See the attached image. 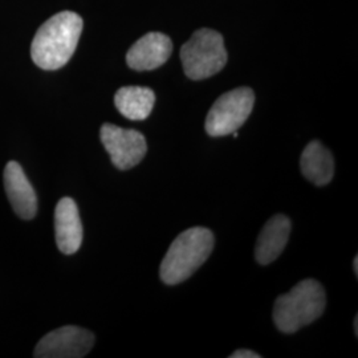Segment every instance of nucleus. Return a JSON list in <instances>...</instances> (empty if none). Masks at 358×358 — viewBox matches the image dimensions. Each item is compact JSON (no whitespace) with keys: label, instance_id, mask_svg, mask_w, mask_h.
Returning a JSON list of instances; mask_svg holds the SVG:
<instances>
[{"label":"nucleus","instance_id":"obj_1","mask_svg":"<svg viewBox=\"0 0 358 358\" xmlns=\"http://www.w3.org/2000/svg\"><path fill=\"white\" fill-rule=\"evenodd\" d=\"M83 19L72 11L56 13L38 28L31 44V57L38 68L56 71L64 66L76 51Z\"/></svg>","mask_w":358,"mask_h":358},{"label":"nucleus","instance_id":"obj_2","mask_svg":"<svg viewBox=\"0 0 358 358\" xmlns=\"http://www.w3.org/2000/svg\"><path fill=\"white\" fill-rule=\"evenodd\" d=\"M214 234L205 227H192L179 234L161 263L159 275L167 285L187 280L214 248Z\"/></svg>","mask_w":358,"mask_h":358},{"label":"nucleus","instance_id":"obj_3","mask_svg":"<svg viewBox=\"0 0 358 358\" xmlns=\"http://www.w3.org/2000/svg\"><path fill=\"white\" fill-rule=\"evenodd\" d=\"M327 296L320 282L306 279L288 294L276 299L273 321L282 333H294L317 320L324 313Z\"/></svg>","mask_w":358,"mask_h":358},{"label":"nucleus","instance_id":"obj_4","mask_svg":"<svg viewBox=\"0 0 358 358\" xmlns=\"http://www.w3.org/2000/svg\"><path fill=\"white\" fill-rule=\"evenodd\" d=\"M180 60L186 76L205 80L219 73L227 63L223 36L208 28L198 29L180 48Z\"/></svg>","mask_w":358,"mask_h":358},{"label":"nucleus","instance_id":"obj_5","mask_svg":"<svg viewBox=\"0 0 358 358\" xmlns=\"http://www.w3.org/2000/svg\"><path fill=\"white\" fill-rule=\"evenodd\" d=\"M255 93L250 88H236L222 94L211 106L206 118V131L211 137L232 134L251 115Z\"/></svg>","mask_w":358,"mask_h":358},{"label":"nucleus","instance_id":"obj_6","mask_svg":"<svg viewBox=\"0 0 358 358\" xmlns=\"http://www.w3.org/2000/svg\"><path fill=\"white\" fill-rule=\"evenodd\" d=\"M100 137L113 165L120 170L137 166L148 152L143 134L134 129H122L113 124H103Z\"/></svg>","mask_w":358,"mask_h":358},{"label":"nucleus","instance_id":"obj_7","mask_svg":"<svg viewBox=\"0 0 358 358\" xmlns=\"http://www.w3.org/2000/svg\"><path fill=\"white\" fill-rule=\"evenodd\" d=\"M93 345V333L80 327L68 325L45 334L35 348L34 356L38 358L85 357Z\"/></svg>","mask_w":358,"mask_h":358},{"label":"nucleus","instance_id":"obj_8","mask_svg":"<svg viewBox=\"0 0 358 358\" xmlns=\"http://www.w3.org/2000/svg\"><path fill=\"white\" fill-rule=\"evenodd\" d=\"M171 52V38L161 32H149L129 50L127 63L134 71H153L166 63Z\"/></svg>","mask_w":358,"mask_h":358},{"label":"nucleus","instance_id":"obj_9","mask_svg":"<svg viewBox=\"0 0 358 358\" xmlns=\"http://www.w3.org/2000/svg\"><path fill=\"white\" fill-rule=\"evenodd\" d=\"M4 187L13 211L22 219H34L38 211V198L22 166L11 161L4 169Z\"/></svg>","mask_w":358,"mask_h":358},{"label":"nucleus","instance_id":"obj_10","mask_svg":"<svg viewBox=\"0 0 358 358\" xmlns=\"http://www.w3.org/2000/svg\"><path fill=\"white\" fill-rule=\"evenodd\" d=\"M55 232L59 250L65 255L78 251L83 243V223L76 202L65 196L59 201L55 210Z\"/></svg>","mask_w":358,"mask_h":358},{"label":"nucleus","instance_id":"obj_11","mask_svg":"<svg viewBox=\"0 0 358 358\" xmlns=\"http://www.w3.org/2000/svg\"><path fill=\"white\" fill-rule=\"evenodd\" d=\"M291 220L282 214L271 217L256 242L255 257L262 266H267L282 255L291 234Z\"/></svg>","mask_w":358,"mask_h":358},{"label":"nucleus","instance_id":"obj_12","mask_svg":"<svg viewBox=\"0 0 358 358\" xmlns=\"http://www.w3.org/2000/svg\"><path fill=\"white\" fill-rule=\"evenodd\" d=\"M300 166L304 177L316 186H325L333 178V155L321 142H309L301 154Z\"/></svg>","mask_w":358,"mask_h":358},{"label":"nucleus","instance_id":"obj_13","mask_svg":"<svg viewBox=\"0 0 358 358\" xmlns=\"http://www.w3.org/2000/svg\"><path fill=\"white\" fill-rule=\"evenodd\" d=\"M155 103V94L145 87H124L117 90L115 103L117 110L131 121L146 120Z\"/></svg>","mask_w":358,"mask_h":358},{"label":"nucleus","instance_id":"obj_14","mask_svg":"<svg viewBox=\"0 0 358 358\" xmlns=\"http://www.w3.org/2000/svg\"><path fill=\"white\" fill-rule=\"evenodd\" d=\"M262 356L257 355L252 350H247V349H239V350H235L230 358H260Z\"/></svg>","mask_w":358,"mask_h":358},{"label":"nucleus","instance_id":"obj_15","mask_svg":"<svg viewBox=\"0 0 358 358\" xmlns=\"http://www.w3.org/2000/svg\"><path fill=\"white\" fill-rule=\"evenodd\" d=\"M353 267H355V273L358 275V256L355 257V262H353Z\"/></svg>","mask_w":358,"mask_h":358},{"label":"nucleus","instance_id":"obj_16","mask_svg":"<svg viewBox=\"0 0 358 358\" xmlns=\"http://www.w3.org/2000/svg\"><path fill=\"white\" fill-rule=\"evenodd\" d=\"M358 317L355 319V333H356V336H358Z\"/></svg>","mask_w":358,"mask_h":358}]
</instances>
